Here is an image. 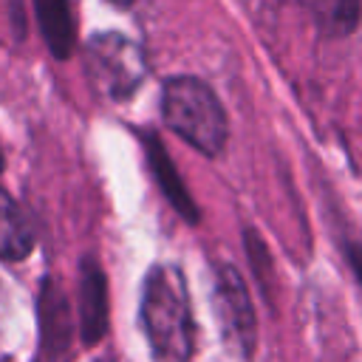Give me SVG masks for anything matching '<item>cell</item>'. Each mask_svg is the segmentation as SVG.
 I'll use <instances>...</instances> for the list:
<instances>
[{
  "instance_id": "obj_14",
  "label": "cell",
  "mask_w": 362,
  "mask_h": 362,
  "mask_svg": "<svg viewBox=\"0 0 362 362\" xmlns=\"http://www.w3.org/2000/svg\"><path fill=\"white\" fill-rule=\"evenodd\" d=\"M0 173H3V150H0Z\"/></svg>"
},
{
  "instance_id": "obj_1",
  "label": "cell",
  "mask_w": 362,
  "mask_h": 362,
  "mask_svg": "<svg viewBox=\"0 0 362 362\" xmlns=\"http://www.w3.org/2000/svg\"><path fill=\"white\" fill-rule=\"evenodd\" d=\"M139 317L156 362L195 359V320L184 274L175 266H153L147 272Z\"/></svg>"
},
{
  "instance_id": "obj_2",
  "label": "cell",
  "mask_w": 362,
  "mask_h": 362,
  "mask_svg": "<svg viewBox=\"0 0 362 362\" xmlns=\"http://www.w3.org/2000/svg\"><path fill=\"white\" fill-rule=\"evenodd\" d=\"M161 113L167 127L204 156H218L229 136L223 105L195 76H173L161 90Z\"/></svg>"
},
{
  "instance_id": "obj_4",
  "label": "cell",
  "mask_w": 362,
  "mask_h": 362,
  "mask_svg": "<svg viewBox=\"0 0 362 362\" xmlns=\"http://www.w3.org/2000/svg\"><path fill=\"white\" fill-rule=\"evenodd\" d=\"M215 303H218L223 337L240 356L249 359L257 345V317L240 272L229 263H221L215 269Z\"/></svg>"
},
{
  "instance_id": "obj_8",
  "label": "cell",
  "mask_w": 362,
  "mask_h": 362,
  "mask_svg": "<svg viewBox=\"0 0 362 362\" xmlns=\"http://www.w3.org/2000/svg\"><path fill=\"white\" fill-rule=\"evenodd\" d=\"M40 34L57 59H68L76 48V25L68 0H34Z\"/></svg>"
},
{
  "instance_id": "obj_12",
  "label": "cell",
  "mask_w": 362,
  "mask_h": 362,
  "mask_svg": "<svg viewBox=\"0 0 362 362\" xmlns=\"http://www.w3.org/2000/svg\"><path fill=\"white\" fill-rule=\"evenodd\" d=\"M348 263H351V269H354V274H356V280L362 286V243H351L348 246Z\"/></svg>"
},
{
  "instance_id": "obj_10",
  "label": "cell",
  "mask_w": 362,
  "mask_h": 362,
  "mask_svg": "<svg viewBox=\"0 0 362 362\" xmlns=\"http://www.w3.org/2000/svg\"><path fill=\"white\" fill-rule=\"evenodd\" d=\"M317 25L328 37H345L356 28L359 20V0H305Z\"/></svg>"
},
{
  "instance_id": "obj_13",
  "label": "cell",
  "mask_w": 362,
  "mask_h": 362,
  "mask_svg": "<svg viewBox=\"0 0 362 362\" xmlns=\"http://www.w3.org/2000/svg\"><path fill=\"white\" fill-rule=\"evenodd\" d=\"M110 3H113V6H119V8H122V6H130V3H133V0H110Z\"/></svg>"
},
{
  "instance_id": "obj_6",
  "label": "cell",
  "mask_w": 362,
  "mask_h": 362,
  "mask_svg": "<svg viewBox=\"0 0 362 362\" xmlns=\"http://www.w3.org/2000/svg\"><path fill=\"white\" fill-rule=\"evenodd\" d=\"M37 322H40V345L45 354L59 356L71 348V337H74L71 305L62 286L51 277L42 280L37 294Z\"/></svg>"
},
{
  "instance_id": "obj_9",
  "label": "cell",
  "mask_w": 362,
  "mask_h": 362,
  "mask_svg": "<svg viewBox=\"0 0 362 362\" xmlns=\"http://www.w3.org/2000/svg\"><path fill=\"white\" fill-rule=\"evenodd\" d=\"M34 249V229L20 204L0 189V260H25Z\"/></svg>"
},
{
  "instance_id": "obj_11",
  "label": "cell",
  "mask_w": 362,
  "mask_h": 362,
  "mask_svg": "<svg viewBox=\"0 0 362 362\" xmlns=\"http://www.w3.org/2000/svg\"><path fill=\"white\" fill-rule=\"evenodd\" d=\"M243 243H246V255H249L252 272H255L263 294L272 297V280H274V274H272V257H269V249H266L263 238L255 229H246L243 232Z\"/></svg>"
},
{
  "instance_id": "obj_3",
  "label": "cell",
  "mask_w": 362,
  "mask_h": 362,
  "mask_svg": "<svg viewBox=\"0 0 362 362\" xmlns=\"http://www.w3.org/2000/svg\"><path fill=\"white\" fill-rule=\"evenodd\" d=\"M82 59L90 85L107 99L133 96V90L147 76V62L141 48L119 31L93 34L90 42L85 45Z\"/></svg>"
},
{
  "instance_id": "obj_7",
  "label": "cell",
  "mask_w": 362,
  "mask_h": 362,
  "mask_svg": "<svg viewBox=\"0 0 362 362\" xmlns=\"http://www.w3.org/2000/svg\"><path fill=\"white\" fill-rule=\"evenodd\" d=\"M141 144H144V153H147V164H150V173L153 178L158 181L164 198L173 204V209L187 221V223H198V206H195V198L192 192L187 189L178 167L173 164V158L167 156L164 144L158 141L156 133H141Z\"/></svg>"
},
{
  "instance_id": "obj_5",
  "label": "cell",
  "mask_w": 362,
  "mask_h": 362,
  "mask_svg": "<svg viewBox=\"0 0 362 362\" xmlns=\"http://www.w3.org/2000/svg\"><path fill=\"white\" fill-rule=\"evenodd\" d=\"M79 337L85 345H96L105 339L110 325V294H107V274L93 255L79 260Z\"/></svg>"
}]
</instances>
